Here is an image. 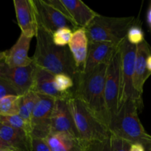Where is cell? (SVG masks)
<instances>
[{
	"mask_svg": "<svg viewBox=\"0 0 151 151\" xmlns=\"http://www.w3.org/2000/svg\"><path fill=\"white\" fill-rule=\"evenodd\" d=\"M36 46L32 63L54 75L65 74L77 80L79 73L68 46L58 47L53 43L52 34L38 25Z\"/></svg>",
	"mask_w": 151,
	"mask_h": 151,
	"instance_id": "cell-1",
	"label": "cell"
},
{
	"mask_svg": "<svg viewBox=\"0 0 151 151\" xmlns=\"http://www.w3.org/2000/svg\"><path fill=\"white\" fill-rule=\"evenodd\" d=\"M33 1L38 24L47 32L52 34L55 31L63 27H69L73 31L75 30L72 24L45 0H33Z\"/></svg>",
	"mask_w": 151,
	"mask_h": 151,
	"instance_id": "cell-10",
	"label": "cell"
},
{
	"mask_svg": "<svg viewBox=\"0 0 151 151\" xmlns=\"http://www.w3.org/2000/svg\"><path fill=\"white\" fill-rule=\"evenodd\" d=\"M0 139L13 151H33L32 137L25 131L0 123Z\"/></svg>",
	"mask_w": 151,
	"mask_h": 151,
	"instance_id": "cell-20",
	"label": "cell"
},
{
	"mask_svg": "<svg viewBox=\"0 0 151 151\" xmlns=\"http://www.w3.org/2000/svg\"><path fill=\"white\" fill-rule=\"evenodd\" d=\"M72 29L69 27H63L55 31L52 34L53 43L58 47L67 46L72 38Z\"/></svg>",
	"mask_w": 151,
	"mask_h": 151,
	"instance_id": "cell-25",
	"label": "cell"
},
{
	"mask_svg": "<svg viewBox=\"0 0 151 151\" xmlns=\"http://www.w3.org/2000/svg\"><path fill=\"white\" fill-rule=\"evenodd\" d=\"M78 73L82 74L85 68L88 49V40L84 28H78L72 32L68 44Z\"/></svg>",
	"mask_w": 151,
	"mask_h": 151,
	"instance_id": "cell-18",
	"label": "cell"
},
{
	"mask_svg": "<svg viewBox=\"0 0 151 151\" xmlns=\"http://www.w3.org/2000/svg\"><path fill=\"white\" fill-rule=\"evenodd\" d=\"M55 100L47 96L39 95L31 118L30 136L32 139H46L51 133V117Z\"/></svg>",
	"mask_w": 151,
	"mask_h": 151,
	"instance_id": "cell-8",
	"label": "cell"
},
{
	"mask_svg": "<svg viewBox=\"0 0 151 151\" xmlns=\"http://www.w3.org/2000/svg\"><path fill=\"white\" fill-rule=\"evenodd\" d=\"M147 69L151 73V55H150L147 58Z\"/></svg>",
	"mask_w": 151,
	"mask_h": 151,
	"instance_id": "cell-33",
	"label": "cell"
},
{
	"mask_svg": "<svg viewBox=\"0 0 151 151\" xmlns=\"http://www.w3.org/2000/svg\"><path fill=\"white\" fill-rule=\"evenodd\" d=\"M109 142L111 151H130L131 143L119 137L111 134Z\"/></svg>",
	"mask_w": 151,
	"mask_h": 151,
	"instance_id": "cell-27",
	"label": "cell"
},
{
	"mask_svg": "<svg viewBox=\"0 0 151 151\" xmlns=\"http://www.w3.org/2000/svg\"><path fill=\"white\" fill-rule=\"evenodd\" d=\"M66 10V18L75 29L86 28L99 14L81 0H60Z\"/></svg>",
	"mask_w": 151,
	"mask_h": 151,
	"instance_id": "cell-13",
	"label": "cell"
},
{
	"mask_svg": "<svg viewBox=\"0 0 151 151\" xmlns=\"http://www.w3.org/2000/svg\"><path fill=\"white\" fill-rule=\"evenodd\" d=\"M51 132L69 133L78 137V133L68 106L67 100H55L51 117Z\"/></svg>",
	"mask_w": 151,
	"mask_h": 151,
	"instance_id": "cell-14",
	"label": "cell"
},
{
	"mask_svg": "<svg viewBox=\"0 0 151 151\" xmlns=\"http://www.w3.org/2000/svg\"><path fill=\"white\" fill-rule=\"evenodd\" d=\"M134 21V16L109 17L98 14L85 29L88 43L106 42L120 45Z\"/></svg>",
	"mask_w": 151,
	"mask_h": 151,
	"instance_id": "cell-4",
	"label": "cell"
},
{
	"mask_svg": "<svg viewBox=\"0 0 151 151\" xmlns=\"http://www.w3.org/2000/svg\"><path fill=\"white\" fill-rule=\"evenodd\" d=\"M55 75L35 65L31 91L39 95L47 96L55 100H68L73 96L72 90L67 94L60 93L54 86Z\"/></svg>",
	"mask_w": 151,
	"mask_h": 151,
	"instance_id": "cell-12",
	"label": "cell"
},
{
	"mask_svg": "<svg viewBox=\"0 0 151 151\" xmlns=\"http://www.w3.org/2000/svg\"><path fill=\"white\" fill-rule=\"evenodd\" d=\"M0 151H13L11 149H0Z\"/></svg>",
	"mask_w": 151,
	"mask_h": 151,
	"instance_id": "cell-36",
	"label": "cell"
},
{
	"mask_svg": "<svg viewBox=\"0 0 151 151\" xmlns=\"http://www.w3.org/2000/svg\"><path fill=\"white\" fill-rule=\"evenodd\" d=\"M32 146L33 151H51L46 139L32 138Z\"/></svg>",
	"mask_w": 151,
	"mask_h": 151,
	"instance_id": "cell-29",
	"label": "cell"
},
{
	"mask_svg": "<svg viewBox=\"0 0 151 151\" xmlns=\"http://www.w3.org/2000/svg\"><path fill=\"white\" fill-rule=\"evenodd\" d=\"M126 39L130 44L137 46L145 41L144 32L140 27L133 24L128 30Z\"/></svg>",
	"mask_w": 151,
	"mask_h": 151,
	"instance_id": "cell-26",
	"label": "cell"
},
{
	"mask_svg": "<svg viewBox=\"0 0 151 151\" xmlns=\"http://www.w3.org/2000/svg\"><path fill=\"white\" fill-rule=\"evenodd\" d=\"M150 55H151V48L145 40L137 46L134 87L136 92L140 97L142 96L145 83L151 75V73L147 69V58Z\"/></svg>",
	"mask_w": 151,
	"mask_h": 151,
	"instance_id": "cell-15",
	"label": "cell"
},
{
	"mask_svg": "<svg viewBox=\"0 0 151 151\" xmlns=\"http://www.w3.org/2000/svg\"><path fill=\"white\" fill-rule=\"evenodd\" d=\"M138 104L134 100L125 102L119 108L116 116L109 123L111 134L129 142L139 143L145 148L151 147V135L145 130L138 115Z\"/></svg>",
	"mask_w": 151,
	"mask_h": 151,
	"instance_id": "cell-3",
	"label": "cell"
},
{
	"mask_svg": "<svg viewBox=\"0 0 151 151\" xmlns=\"http://www.w3.org/2000/svg\"><path fill=\"white\" fill-rule=\"evenodd\" d=\"M46 140L51 151H88L90 145L64 132H51Z\"/></svg>",
	"mask_w": 151,
	"mask_h": 151,
	"instance_id": "cell-17",
	"label": "cell"
},
{
	"mask_svg": "<svg viewBox=\"0 0 151 151\" xmlns=\"http://www.w3.org/2000/svg\"><path fill=\"white\" fill-rule=\"evenodd\" d=\"M147 20H148V22L151 24V8L149 10L148 15H147Z\"/></svg>",
	"mask_w": 151,
	"mask_h": 151,
	"instance_id": "cell-35",
	"label": "cell"
},
{
	"mask_svg": "<svg viewBox=\"0 0 151 151\" xmlns=\"http://www.w3.org/2000/svg\"><path fill=\"white\" fill-rule=\"evenodd\" d=\"M35 64L33 63L24 67L10 68L3 60L0 61V78L9 83L17 92L24 95L31 91Z\"/></svg>",
	"mask_w": 151,
	"mask_h": 151,
	"instance_id": "cell-9",
	"label": "cell"
},
{
	"mask_svg": "<svg viewBox=\"0 0 151 151\" xmlns=\"http://www.w3.org/2000/svg\"><path fill=\"white\" fill-rule=\"evenodd\" d=\"M32 38L21 33L16 42L10 50L5 51L3 61L10 68L24 67L32 63V58L28 56V52Z\"/></svg>",
	"mask_w": 151,
	"mask_h": 151,
	"instance_id": "cell-16",
	"label": "cell"
},
{
	"mask_svg": "<svg viewBox=\"0 0 151 151\" xmlns=\"http://www.w3.org/2000/svg\"><path fill=\"white\" fill-rule=\"evenodd\" d=\"M130 151H146L144 146L139 143H134L132 144L131 146Z\"/></svg>",
	"mask_w": 151,
	"mask_h": 151,
	"instance_id": "cell-31",
	"label": "cell"
},
{
	"mask_svg": "<svg viewBox=\"0 0 151 151\" xmlns=\"http://www.w3.org/2000/svg\"><path fill=\"white\" fill-rule=\"evenodd\" d=\"M75 86L74 80L65 74H58L55 75L54 86L58 92L67 94L72 91Z\"/></svg>",
	"mask_w": 151,
	"mask_h": 151,
	"instance_id": "cell-24",
	"label": "cell"
},
{
	"mask_svg": "<svg viewBox=\"0 0 151 151\" xmlns=\"http://www.w3.org/2000/svg\"><path fill=\"white\" fill-rule=\"evenodd\" d=\"M107 63H101L88 73L79 74L72 88L73 96L109 128L110 123L105 102V78Z\"/></svg>",
	"mask_w": 151,
	"mask_h": 151,
	"instance_id": "cell-2",
	"label": "cell"
},
{
	"mask_svg": "<svg viewBox=\"0 0 151 151\" xmlns=\"http://www.w3.org/2000/svg\"><path fill=\"white\" fill-rule=\"evenodd\" d=\"M7 95H18V94L7 81L0 78V100Z\"/></svg>",
	"mask_w": 151,
	"mask_h": 151,
	"instance_id": "cell-28",
	"label": "cell"
},
{
	"mask_svg": "<svg viewBox=\"0 0 151 151\" xmlns=\"http://www.w3.org/2000/svg\"><path fill=\"white\" fill-rule=\"evenodd\" d=\"M13 4L22 33L30 38L36 36L38 24L33 0H14Z\"/></svg>",
	"mask_w": 151,
	"mask_h": 151,
	"instance_id": "cell-11",
	"label": "cell"
},
{
	"mask_svg": "<svg viewBox=\"0 0 151 151\" xmlns=\"http://www.w3.org/2000/svg\"><path fill=\"white\" fill-rule=\"evenodd\" d=\"M117 47L115 44L106 42L88 43V54L83 73H88L98 65L108 63Z\"/></svg>",
	"mask_w": 151,
	"mask_h": 151,
	"instance_id": "cell-19",
	"label": "cell"
},
{
	"mask_svg": "<svg viewBox=\"0 0 151 151\" xmlns=\"http://www.w3.org/2000/svg\"><path fill=\"white\" fill-rule=\"evenodd\" d=\"M39 95L32 91L21 96L19 102V115L28 124L30 128V122L35 106L38 103Z\"/></svg>",
	"mask_w": 151,
	"mask_h": 151,
	"instance_id": "cell-21",
	"label": "cell"
},
{
	"mask_svg": "<svg viewBox=\"0 0 151 151\" xmlns=\"http://www.w3.org/2000/svg\"><path fill=\"white\" fill-rule=\"evenodd\" d=\"M67 103L81 140L91 144L109 139L111 135L109 128L97 119L79 99L72 96L68 99Z\"/></svg>",
	"mask_w": 151,
	"mask_h": 151,
	"instance_id": "cell-5",
	"label": "cell"
},
{
	"mask_svg": "<svg viewBox=\"0 0 151 151\" xmlns=\"http://www.w3.org/2000/svg\"><path fill=\"white\" fill-rule=\"evenodd\" d=\"M121 44L116 47L108 62L105 78V102L110 121L119 111L121 86Z\"/></svg>",
	"mask_w": 151,
	"mask_h": 151,
	"instance_id": "cell-7",
	"label": "cell"
},
{
	"mask_svg": "<svg viewBox=\"0 0 151 151\" xmlns=\"http://www.w3.org/2000/svg\"><path fill=\"white\" fill-rule=\"evenodd\" d=\"M21 96L7 95L0 100V115L13 116L19 114Z\"/></svg>",
	"mask_w": 151,
	"mask_h": 151,
	"instance_id": "cell-22",
	"label": "cell"
},
{
	"mask_svg": "<svg viewBox=\"0 0 151 151\" xmlns=\"http://www.w3.org/2000/svg\"><path fill=\"white\" fill-rule=\"evenodd\" d=\"M121 50L120 75L121 86L119 93V109L125 102L134 100L139 106L142 105L140 97L134 87V66H135L137 46L130 44L125 38L122 43Z\"/></svg>",
	"mask_w": 151,
	"mask_h": 151,
	"instance_id": "cell-6",
	"label": "cell"
},
{
	"mask_svg": "<svg viewBox=\"0 0 151 151\" xmlns=\"http://www.w3.org/2000/svg\"><path fill=\"white\" fill-rule=\"evenodd\" d=\"M88 151H111L109 139L103 142H96L89 145Z\"/></svg>",
	"mask_w": 151,
	"mask_h": 151,
	"instance_id": "cell-30",
	"label": "cell"
},
{
	"mask_svg": "<svg viewBox=\"0 0 151 151\" xmlns=\"http://www.w3.org/2000/svg\"><path fill=\"white\" fill-rule=\"evenodd\" d=\"M5 57V51L4 52H0V61L3 60Z\"/></svg>",
	"mask_w": 151,
	"mask_h": 151,
	"instance_id": "cell-34",
	"label": "cell"
},
{
	"mask_svg": "<svg viewBox=\"0 0 151 151\" xmlns=\"http://www.w3.org/2000/svg\"><path fill=\"white\" fill-rule=\"evenodd\" d=\"M0 149H11V148H10V147H9L5 142H4L0 139Z\"/></svg>",
	"mask_w": 151,
	"mask_h": 151,
	"instance_id": "cell-32",
	"label": "cell"
},
{
	"mask_svg": "<svg viewBox=\"0 0 151 151\" xmlns=\"http://www.w3.org/2000/svg\"><path fill=\"white\" fill-rule=\"evenodd\" d=\"M0 123L11 127L15 129L25 131L30 134V128L19 114L13 115V116L0 115Z\"/></svg>",
	"mask_w": 151,
	"mask_h": 151,
	"instance_id": "cell-23",
	"label": "cell"
}]
</instances>
